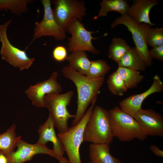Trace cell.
Returning a JSON list of instances; mask_svg holds the SVG:
<instances>
[{"instance_id":"1","label":"cell","mask_w":163,"mask_h":163,"mask_svg":"<svg viewBox=\"0 0 163 163\" xmlns=\"http://www.w3.org/2000/svg\"><path fill=\"white\" fill-rule=\"evenodd\" d=\"M61 72L65 77L74 83L77 89V107L72 123V126H74L82 118L94 99L97 97L105 80V77L90 78L80 74L69 66L63 67Z\"/></svg>"},{"instance_id":"2","label":"cell","mask_w":163,"mask_h":163,"mask_svg":"<svg viewBox=\"0 0 163 163\" xmlns=\"http://www.w3.org/2000/svg\"><path fill=\"white\" fill-rule=\"evenodd\" d=\"M113 138L108 111L99 105L95 106L85 126L83 141L110 145Z\"/></svg>"},{"instance_id":"3","label":"cell","mask_w":163,"mask_h":163,"mask_svg":"<svg viewBox=\"0 0 163 163\" xmlns=\"http://www.w3.org/2000/svg\"><path fill=\"white\" fill-rule=\"evenodd\" d=\"M108 111L113 136L122 142L137 139L144 141L147 136L132 116L116 106Z\"/></svg>"},{"instance_id":"4","label":"cell","mask_w":163,"mask_h":163,"mask_svg":"<svg viewBox=\"0 0 163 163\" xmlns=\"http://www.w3.org/2000/svg\"><path fill=\"white\" fill-rule=\"evenodd\" d=\"M97 99L96 97L94 99L91 105L77 124L69 128L66 132L59 133L57 135L62 144L69 163H82L79 148L83 142V135L85 126L91 116Z\"/></svg>"},{"instance_id":"5","label":"cell","mask_w":163,"mask_h":163,"mask_svg":"<svg viewBox=\"0 0 163 163\" xmlns=\"http://www.w3.org/2000/svg\"><path fill=\"white\" fill-rule=\"evenodd\" d=\"M53 15L58 24L65 31L72 23L78 19L81 22L86 17L87 8L84 1L78 0H53Z\"/></svg>"},{"instance_id":"6","label":"cell","mask_w":163,"mask_h":163,"mask_svg":"<svg viewBox=\"0 0 163 163\" xmlns=\"http://www.w3.org/2000/svg\"><path fill=\"white\" fill-rule=\"evenodd\" d=\"M12 21L11 19L3 24L0 25V42L2 45L0 53L2 59L20 71L28 69L35 59L29 57L25 51L14 46L8 37L7 30Z\"/></svg>"},{"instance_id":"7","label":"cell","mask_w":163,"mask_h":163,"mask_svg":"<svg viewBox=\"0 0 163 163\" xmlns=\"http://www.w3.org/2000/svg\"><path fill=\"white\" fill-rule=\"evenodd\" d=\"M73 94L72 91L59 94L49 98L46 103L45 107L48 109L59 133L67 131L69 129L68 120L75 117V115L70 114L67 109Z\"/></svg>"},{"instance_id":"8","label":"cell","mask_w":163,"mask_h":163,"mask_svg":"<svg viewBox=\"0 0 163 163\" xmlns=\"http://www.w3.org/2000/svg\"><path fill=\"white\" fill-rule=\"evenodd\" d=\"M58 72H53L46 80L30 85L25 91L32 104L38 108L45 107L46 101L50 97L60 94L62 87L57 80Z\"/></svg>"},{"instance_id":"9","label":"cell","mask_w":163,"mask_h":163,"mask_svg":"<svg viewBox=\"0 0 163 163\" xmlns=\"http://www.w3.org/2000/svg\"><path fill=\"white\" fill-rule=\"evenodd\" d=\"M67 32L71 35V37L68 38L69 51L71 53L77 50H84L95 55L101 53L92 44L93 39L99 38L92 37L91 34L95 32L87 30L84 24L78 20H75L72 23Z\"/></svg>"},{"instance_id":"10","label":"cell","mask_w":163,"mask_h":163,"mask_svg":"<svg viewBox=\"0 0 163 163\" xmlns=\"http://www.w3.org/2000/svg\"><path fill=\"white\" fill-rule=\"evenodd\" d=\"M119 24L124 25L131 32L135 48L147 66H151L153 63L152 58L150 56L146 42L142 23H137L126 14L116 18L111 24L110 27L114 28Z\"/></svg>"},{"instance_id":"11","label":"cell","mask_w":163,"mask_h":163,"mask_svg":"<svg viewBox=\"0 0 163 163\" xmlns=\"http://www.w3.org/2000/svg\"><path fill=\"white\" fill-rule=\"evenodd\" d=\"M40 2L44 8V16L40 22L35 23L34 39L43 36H50L54 37L57 41H62L66 37V32L57 23L54 18L50 0H41Z\"/></svg>"},{"instance_id":"12","label":"cell","mask_w":163,"mask_h":163,"mask_svg":"<svg viewBox=\"0 0 163 163\" xmlns=\"http://www.w3.org/2000/svg\"><path fill=\"white\" fill-rule=\"evenodd\" d=\"M147 136L163 137V116L152 109L141 108L132 116Z\"/></svg>"},{"instance_id":"13","label":"cell","mask_w":163,"mask_h":163,"mask_svg":"<svg viewBox=\"0 0 163 163\" xmlns=\"http://www.w3.org/2000/svg\"><path fill=\"white\" fill-rule=\"evenodd\" d=\"M16 151L13 150L7 154L8 163H23L32 159L35 155L45 154L56 158L53 150L47 146L40 145L37 144H31L20 139L17 142Z\"/></svg>"},{"instance_id":"14","label":"cell","mask_w":163,"mask_h":163,"mask_svg":"<svg viewBox=\"0 0 163 163\" xmlns=\"http://www.w3.org/2000/svg\"><path fill=\"white\" fill-rule=\"evenodd\" d=\"M153 82L146 91L140 94L132 95L123 99L119 103L120 107L123 111L132 116L142 108V104L149 96L163 91V84L160 77L157 74L153 78Z\"/></svg>"},{"instance_id":"15","label":"cell","mask_w":163,"mask_h":163,"mask_svg":"<svg viewBox=\"0 0 163 163\" xmlns=\"http://www.w3.org/2000/svg\"><path fill=\"white\" fill-rule=\"evenodd\" d=\"M55 126L53 120L49 115L46 121L40 126L37 131L39 139L36 144L46 146L48 142H52L53 145L52 150L56 157V159L58 160L63 157L65 151L62 144L56 134Z\"/></svg>"},{"instance_id":"16","label":"cell","mask_w":163,"mask_h":163,"mask_svg":"<svg viewBox=\"0 0 163 163\" xmlns=\"http://www.w3.org/2000/svg\"><path fill=\"white\" fill-rule=\"evenodd\" d=\"M158 3L157 0H134L126 14L137 23H147L153 26L155 24L151 22L149 14L151 8Z\"/></svg>"},{"instance_id":"17","label":"cell","mask_w":163,"mask_h":163,"mask_svg":"<svg viewBox=\"0 0 163 163\" xmlns=\"http://www.w3.org/2000/svg\"><path fill=\"white\" fill-rule=\"evenodd\" d=\"M109 144L91 143L89 147V157L92 163H122L110 153Z\"/></svg>"},{"instance_id":"18","label":"cell","mask_w":163,"mask_h":163,"mask_svg":"<svg viewBox=\"0 0 163 163\" xmlns=\"http://www.w3.org/2000/svg\"><path fill=\"white\" fill-rule=\"evenodd\" d=\"M117 63L118 67H124L138 71H145L147 66L135 47L131 48Z\"/></svg>"},{"instance_id":"19","label":"cell","mask_w":163,"mask_h":163,"mask_svg":"<svg viewBox=\"0 0 163 163\" xmlns=\"http://www.w3.org/2000/svg\"><path fill=\"white\" fill-rule=\"evenodd\" d=\"M66 60L69 63V66L79 73L85 75L89 69L90 61L86 51L77 50L71 52Z\"/></svg>"},{"instance_id":"20","label":"cell","mask_w":163,"mask_h":163,"mask_svg":"<svg viewBox=\"0 0 163 163\" xmlns=\"http://www.w3.org/2000/svg\"><path fill=\"white\" fill-rule=\"evenodd\" d=\"M125 0H103L100 3L101 8L97 15L94 19L100 17L107 16V13L111 11H115L120 13L121 15L126 14L130 6Z\"/></svg>"},{"instance_id":"21","label":"cell","mask_w":163,"mask_h":163,"mask_svg":"<svg viewBox=\"0 0 163 163\" xmlns=\"http://www.w3.org/2000/svg\"><path fill=\"white\" fill-rule=\"evenodd\" d=\"M16 128L13 123L5 132L0 133V150L6 154L14 150L17 142L21 139V136H17Z\"/></svg>"},{"instance_id":"22","label":"cell","mask_w":163,"mask_h":163,"mask_svg":"<svg viewBox=\"0 0 163 163\" xmlns=\"http://www.w3.org/2000/svg\"><path fill=\"white\" fill-rule=\"evenodd\" d=\"M128 89L137 87L145 78L139 71L124 67H119L116 71Z\"/></svg>"},{"instance_id":"23","label":"cell","mask_w":163,"mask_h":163,"mask_svg":"<svg viewBox=\"0 0 163 163\" xmlns=\"http://www.w3.org/2000/svg\"><path fill=\"white\" fill-rule=\"evenodd\" d=\"M131 48L124 40L120 37H113L109 48V58L117 62Z\"/></svg>"},{"instance_id":"24","label":"cell","mask_w":163,"mask_h":163,"mask_svg":"<svg viewBox=\"0 0 163 163\" xmlns=\"http://www.w3.org/2000/svg\"><path fill=\"white\" fill-rule=\"evenodd\" d=\"M30 0H0V11L10 10L13 14L20 16L27 12V4Z\"/></svg>"},{"instance_id":"25","label":"cell","mask_w":163,"mask_h":163,"mask_svg":"<svg viewBox=\"0 0 163 163\" xmlns=\"http://www.w3.org/2000/svg\"><path fill=\"white\" fill-rule=\"evenodd\" d=\"M142 24L147 45L152 47L163 45V28H152L149 24Z\"/></svg>"},{"instance_id":"26","label":"cell","mask_w":163,"mask_h":163,"mask_svg":"<svg viewBox=\"0 0 163 163\" xmlns=\"http://www.w3.org/2000/svg\"><path fill=\"white\" fill-rule=\"evenodd\" d=\"M106 83L109 90L114 95L123 96L128 89L116 71L109 76Z\"/></svg>"},{"instance_id":"27","label":"cell","mask_w":163,"mask_h":163,"mask_svg":"<svg viewBox=\"0 0 163 163\" xmlns=\"http://www.w3.org/2000/svg\"><path fill=\"white\" fill-rule=\"evenodd\" d=\"M111 69V67L105 60L98 59L91 61L90 65L86 76L92 78L105 77Z\"/></svg>"},{"instance_id":"28","label":"cell","mask_w":163,"mask_h":163,"mask_svg":"<svg viewBox=\"0 0 163 163\" xmlns=\"http://www.w3.org/2000/svg\"><path fill=\"white\" fill-rule=\"evenodd\" d=\"M67 56L66 50L63 46H59L56 47L53 52V58L58 62H61L66 60Z\"/></svg>"},{"instance_id":"29","label":"cell","mask_w":163,"mask_h":163,"mask_svg":"<svg viewBox=\"0 0 163 163\" xmlns=\"http://www.w3.org/2000/svg\"><path fill=\"white\" fill-rule=\"evenodd\" d=\"M149 53L152 58L163 61V45L153 47Z\"/></svg>"},{"instance_id":"30","label":"cell","mask_w":163,"mask_h":163,"mask_svg":"<svg viewBox=\"0 0 163 163\" xmlns=\"http://www.w3.org/2000/svg\"><path fill=\"white\" fill-rule=\"evenodd\" d=\"M151 151L155 155L160 157H163V151L160 150L155 145H153L150 147Z\"/></svg>"},{"instance_id":"31","label":"cell","mask_w":163,"mask_h":163,"mask_svg":"<svg viewBox=\"0 0 163 163\" xmlns=\"http://www.w3.org/2000/svg\"><path fill=\"white\" fill-rule=\"evenodd\" d=\"M0 163H8L7 154L0 150Z\"/></svg>"},{"instance_id":"32","label":"cell","mask_w":163,"mask_h":163,"mask_svg":"<svg viewBox=\"0 0 163 163\" xmlns=\"http://www.w3.org/2000/svg\"><path fill=\"white\" fill-rule=\"evenodd\" d=\"M58 160L60 163H69L68 159H66L65 157H63L59 158Z\"/></svg>"},{"instance_id":"33","label":"cell","mask_w":163,"mask_h":163,"mask_svg":"<svg viewBox=\"0 0 163 163\" xmlns=\"http://www.w3.org/2000/svg\"><path fill=\"white\" fill-rule=\"evenodd\" d=\"M86 163H92L91 161L88 162Z\"/></svg>"},{"instance_id":"34","label":"cell","mask_w":163,"mask_h":163,"mask_svg":"<svg viewBox=\"0 0 163 163\" xmlns=\"http://www.w3.org/2000/svg\"><path fill=\"white\" fill-rule=\"evenodd\" d=\"M148 163H151V162H148Z\"/></svg>"}]
</instances>
